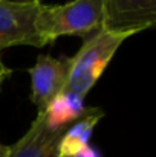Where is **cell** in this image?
Segmentation results:
<instances>
[{
	"mask_svg": "<svg viewBox=\"0 0 156 157\" xmlns=\"http://www.w3.org/2000/svg\"><path fill=\"white\" fill-rule=\"evenodd\" d=\"M69 69V58L61 55L54 58L52 55H38L35 64L28 70L31 76V101L43 111L52 99L63 92Z\"/></svg>",
	"mask_w": 156,
	"mask_h": 157,
	"instance_id": "5",
	"label": "cell"
},
{
	"mask_svg": "<svg viewBox=\"0 0 156 157\" xmlns=\"http://www.w3.org/2000/svg\"><path fill=\"white\" fill-rule=\"evenodd\" d=\"M135 34L138 32L109 31L103 28L94 32L87 40H84L78 52L69 58L67 78L63 92H70L86 98L90 89L101 78L119 46Z\"/></svg>",
	"mask_w": 156,
	"mask_h": 157,
	"instance_id": "1",
	"label": "cell"
},
{
	"mask_svg": "<svg viewBox=\"0 0 156 157\" xmlns=\"http://www.w3.org/2000/svg\"><path fill=\"white\" fill-rule=\"evenodd\" d=\"M103 26V0H70L61 5L40 3L35 29L43 46L58 37H87Z\"/></svg>",
	"mask_w": 156,
	"mask_h": 157,
	"instance_id": "2",
	"label": "cell"
},
{
	"mask_svg": "<svg viewBox=\"0 0 156 157\" xmlns=\"http://www.w3.org/2000/svg\"><path fill=\"white\" fill-rule=\"evenodd\" d=\"M104 117V111L98 107H92L90 111L69 125L58 142V157H74L89 145V140L95 131V127Z\"/></svg>",
	"mask_w": 156,
	"mask_h": 157,
	"instance_id": "8",
	"label": "cell"
},
{
	"mask_svg": "<svg viewBox=\"0 0 156 157\" xmlns=\"http://www.w3.org/2000/svg\"><path fill=\"white\" fill-rule=\"evenodd\" d=\"M40 3L0 0V53L12 46L43 48L35 29Z\"/></svg>",
	"mask_w": 156,
	"mask_h": 157,
	"instance_id": "3",
	"label": "cell"
},
{
	"mask_svg": "<svg viewBox=\"0 0 156 157\" xmlns=\"http://www.w3.org/2000/svg\"><path fill=\"white\" fill-rule=\"evenodd\" d=\"M8 75H11V70H9L8 67H5V64H3L2 59H0V86H2L3 79H5Z\"/></svg>",
	"mask_w": 156,
	"mask_h": 157,
	"instance_id": "10",
	"label": "cell"
},
{
	"mask_svg": "<svg viewBox=\"0 0 156 157\" xmlns=\"http://www.w3.org/2000/svg\"><path fill=\"white\" fill-rule=\"evenodd\" d=\"M64 131H54L38 111L29 130L9 147V157H58V142Z\"/></svg>",
	"mask_w": 156,
	"mask_h": 157,
	"instance_id": "6",
	"label": "cell"
},
{
	"mask_svg": "<svg viewBox=\"0 0 156 157\" xmlns=\"http://www.w3.org/2000/svg\"><path fill=\"white\" fill-rule=\"evenodd\" d=\"M90 108L84 104V98L70 92H60L43 110L45 122L54 131H66L69 125L86 116Z\"/></svg>",
	"mask_w": 156,
	"mask_h": 157,
	"instance_id": "7",
	"label": "cell"
},
{
	"mask_svg": "<svg viewBox=\"0 0 156 157\" xmlns=\"http://www.w3.org/2000/svg\"><path fill=\"white\" fill-rule=\"evenodd\" d=\"M156 25V0H103V29L142 32Z\"/></svg>",
	"mask_w": 156,
	"mask_h": 157,
	"instance_id": "4",
	"label": "cell"
},
{
	"mask_svg": "<svg viewBox=\"0 0 156 157\" xmlns=\"http://www.w3.org/2000/svg\"><path fill=\"white\" fill-rule=\"evenodd\" d=\"M0 157H9V147L0 142Z\"/></svg>",
	"mask_w": 156,
	"mask_h": 157,
	"instance_id": "11",
	"label": "cell"
},
{
	"mask_svg": "<svg viewBox=\"0 0 156 157\" xmlns=\"http://www.w3.org/2000/svg\"><path fill=\"white\" fill-rule=\"evenodd\" d=\"M74 157H103V154H101V151L97 147L87 145L84 150H81L78 154H75Z\"/></svg>",
	"mask_w": 156,
	"mask_h": 157,
	"instance_id": "9",
	"label": "cell"
},
{
	"mask_svg": "<svg viewBox=\"0 0 156 157\" xmlns=\"http://www.w3.org/2000/svg\"><path fill=\"white\" fill-rule=\"evenodd\" d=\"M12 2H37V0H12Z\"/></svg>",
	"mask_w": 156,
	"mask_h": 157,
	"instance_id": "12",
	"label": "cell"
}]
</instances>
